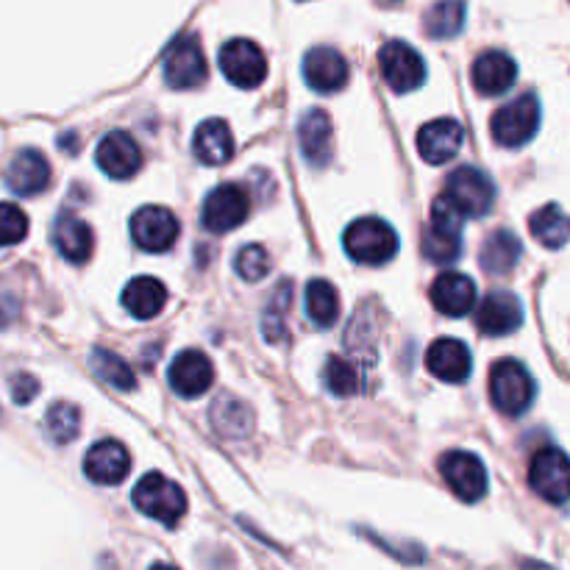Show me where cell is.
<instances>
[{"label":"cell","instance_id":"1","mask_svg":"<svg viewBox=\"0 0 570 570\" xmlns=\"http://www.w3.org/2000/svg\"><path fill=\"white\" fill-rule=\"evenodd\" d=\"M343 245L360 265H384L399 254V234L382 217H360L345 228Z\"/></svg>","mask_w":570,"mask_h":570},{"label":"cell","instance_id":"2","mask_svg":"<svg viewBox=\"0 0 570 570\" xmlns=\"http://www.w3.org/2000/svg\"><path fill=\"white\" fill-rule=\"evenodd\" d=\"M131 501L142 515L154 518V521L165 523V527H176L184 518V512H187L184 490L167 476H161V473H148V476L139 479V484L131 493Z\"/></svg>","mask_w":570,"mask_h":570},{"label":"cell","instance_id":"3","mask_svg":"<svg viewBox=\"0 0 570 570\" xmlns=\"http://www.w3.org/2000/svg\"><path fill=\"white\" fill-rule=\"evenodd\" d=\"M490 399L507 417L523 415L534 401V379L518 360H499L490 371Z\"/></svg>","mask_w":570,"mask_h":570},{"label":"cell","instance_id":"4","mask_svg":"<svg viewBox=\"0 0 570 570\" xmlns=\"http://www.w3.org/2000/svg\"><path fill=\"white\" fill-rule=\"evenodd\" d=\"M445 198L465 217H484L495 204V184L479 167H456L445 178Z\"/></svg>","mask_w":570,"mask_h":570},{"label":"cell","instance_id":"5","mask_svg":"<svg viewBox=\"0 0 570 570\" xmlns=\"http://www.w3.org/2000/svg\"><path fill=\"white\" fill-rule=\"evenodd\" d=\"M540 128V100L534 95H521L501 106L490 120L493 139L504 148H521L538 134Z\"/></svg>","mask_w":570,"mask_h":570},{"label":"cell","instance_id":"6","mask_svg":"<svg viewBox=\"0 0 570 570\" xmlns=\"http://www.w3.org/2000/svg\"><path fill=\"white\" fill-rule=\"evenodd\" d=\"M529 484L549 504H566L570 499V456L554 445L538 451L529 465Z\"/></svg>","mask_w":570,"mask_h":570},{"label":"cell","instance_id":"7","mask_svg":"<svg viewBox=\"0 0 570 570\" xmlns=\"http://www.w3.org/2000/svg\"><path fill=\"white\" fill-rule=\"evenodd\" d=\"M440 473L465 504H476L488 493V468L471 451H449L440 456Z\"/></svg>","mask_w":570,"mask_h":570},{"label":"cell","instance_id":"8","mask_svg":"<svg viewBox=\"0 0 570 570\" xmlns=\"http://www.w3.org/2000/svg\"><path fill=\"white\" fill-rule=\"evenodd\" d=\"M248 212V193L239 184H220V187L206 195L204 209H200V223H204L206 232L226 234L237 228L239 223H245Z\"/></svg>","mask_w":570,"mask_h":570},{"label":"cell","instance_id":"9","mask_svg":"<svg viewBox=\"0 0 570 570\" xmlns=\"http://www.w3.org/2000/svg\"><path fill=\"white\" fill-rule=\"evenodd\" d=\"M379 70L395 92H412L426 78V65L412 45L393 39L379 50Z\"/></svg>","mask_w":570,"mask_h":570},{"label":"cell","instance_id":"10","mask_svg":"<svg viewBox=\"0 0 570 570\" xmlns=\"http://www.w3.org/2000/svg\"><path fill=\"white\" fill-rule=\"evenodd\" d=\"M220 70L234 87L254 89L265 81L267 59L259 45L250 39H232L220 48Z\"/></svg>","mask_w":570,"mask_h":570},{"label":"cell","instance_id":"11","mask_svg":"<svg viewBox=\"0 0 570 570\" xmlns=\"http://www.w3.org/2000/svg\"><path fill=\"white\" fill-rule=\"evenodd\" d=\"M161 70H165V81L173 89H193L198 83L206 81V56L200 50V42L195 37H178L176 42L167 48L165 61H161Z\"/></svg>","mask_w":570,"mask_h":570},{"label":"cell","instance_id":"12","mask_svg":"<svg viewBox=\"0 0 570 570\" xmlns=\"http://www.w3.org/2000/svg\"><path fill=\"white\" fill-rule=\"evenodd\" d=\"M134 243L150 254H165L178 239V217L165 206H142L131 217Z\"/></svg>","mask_w":570,"mask_h":570},{"label":"cell","instance_id":"13","mask_svg":"<svg viewBox=\"0 0 570 570\" xmlns=\"http://www.w3.org/2000/svg\"><path fill=\"white\" fill-rule=\"evenodd\" d=\"M95 161L109 178H131L142 167V150L128 131H109L95 150Z\"/></svg>","mask_w":570,"mask_h":570},{"label":"cell","instance_id":"14","mask_svg":"<svg viewBox=\"0 0 570 570\" xmlns=\"http://www.w3.org/2000/svg\"><path fill=\"white\" fill-rule=\"evenodd\" d=\"M523 323V306L518 301L515 293H507V289H495L488 298L482 301V306L476 309V326L479 332L488 334V337H504V334L518 332Z\"/></svg>","mask_w":570,"mask_h":570},{"label":"cell","instance_id":"15","mask_svg":"<svg viewBox=\"0 0 570 570\" xmlns=\"http://www.w3.org/2000/svg\"><path fill=\"white\" fill-rule=\"evenodd\" d=\"M348 61L340 50L321 45L304 56V78L315 92H337L348 83Z\"/></svg>","mask_w":570,"mask_h":570},{"label":"cell","instance_id":"16","mask_svg":"<svg viewBox=\"0 0 570 570\" xmlns=\"http://www.w3.org/2000/svg\"><path fill=\"white\" fill-rule=\"evenodd\" d=\"M462 139H465V131L456 120H451V117L432 120L417 131V154L429 165H445L460 154Z\"/></svg>","mask_w":570,"mask_h":570},{"label":"cell","instance_id":"17","mask_svg":"<svg viewBox=\"0 0 570 570\" xmlns=\"http://www.w3.org/2000/svg\"><path fill=\"white\" fill-rule=\"evenodd\" d=\"M212 384H215V367H212L206 354H200V351H181V354L173 360L170 387L176 390L181 399L204 395Z\"/></svg>","mask_w":570,"mask_h":570},{"label":"cell","instance_id":"18","mask_svg":"<svg viewBox=\"0 0 570 570\" xmlns=\"http://www.w3.org/2000/svg\"><path fill=\"white\" fill-rule=\"evenodd\" d=\"M128 468H131L128 451L120 443H115V440L95 443L87 451V456H83V473L95 484H109V488H115V484H120L128 476Z\"/></svg>","mask_w":570,"mask_h":570},{"label":"cell","instance_id":"19","mask_svg":"<svg viewBox=\"0 0 570 570\" xmlns=\"http://www.w3.org/2000/svg\"><path fill=\"white\" fill-rule=\"evenodd\" d=\"M429 295H432L434 309L443 312L445 317H462L476 306V284H473V278L462 276L456 271H449L434 278Z\"/></svg>","mask_w":570,"mask_h":570},{"label":"cell","instance_id":"20","mask_svg":"<svg viewBox=\"0 0 570 570\" xmlns=\"http://www.w3.org/2000/svg\"><path fill=\"white\" fill-rule=\"evenodd\" d=\"M426 367L432 376H438L440 382L449 384H460L471 376V351L465 348V343L454 337H443L438 343H432L426 354Z\"/></svg>","mask_w":570,"mask_h":570},{"label":"cell","instance_id":"21","mask_svg":"<svg viewBox=\"0 0 570 570\" xmlns=\"http://www.w3.org/2000/svg\"><path fill=\"white\" fill-rule=\"evenodd\" d=\"M6 184H9L11 193L17 195H39L48 189L50 184V165L39 150L26 148L11 159L9 170H6Z\"/></svg>","mask_w":570,"mask_h":570},{"label":"cell","instance_id":"22","mask_svg":"<svg viewBox=\"0 0 570 570\" xmlns=\"http://www.w3.org/2000/svg\"><path fill=\"white\" fill-rule=\"evenodd\" d=\"M471 78L479 95L493 98V95L507 92V89L515 83L518 65L512 61V56L504 53V50H488V53H482L476 59V65H473L471 70Z\"/></svg>","mask_w":570,"mask_h":570},{"label":"cell","instance_id":"23","mask_svg":"<svg viewBox=\"0 0 570 570\" xmlns=\"http://www.w3.org/2000/svg\"><path fill=\"white\" fill-rule=\"evenodd\" d=\"M50 239H53L56 250L65 256L72 265H81L92 256L95 248V234L81 217L76 215H59L53 220V228H50Z\"/></svg>","mask_w":570,"mask_h":570},{"label":"cell","instance_id":"24","mask_svg":"<svg viewBox=\"0 0 570 570\" xmlns=\"http://www.w3.org/2000/svg\"><path fill=\"white\" fill-rule=\"evenodd\" d=\"M301 154L312 167H326L332 159V120L323 109H312L301 117L298 126Z\"/></svg>","mask_w":570,"mask_h":570},{"label":"cell","instance_id":"25","mask_svg":"<svg viewBox=\"0 0 570 570\" xmlns=\"http://www.w3.org/2000/svg\"><path fill=\"white\" fill-rule=\"evenodd\" d=\"M195 159L206 167H220L226 165L234 156V134L228 122L223 120H204L195 128L193 137Z\"/></svg>","mask_w":570,"mask_h":570},{"label":"cell","instance_id":"26","mask_svg":"<svg viewBox=\"0 0 570 570\" xmlns=\"http://www.w3.org/2000/svg\"><path fill=\"white\" fill-rule=\"evenodd\" d=\"M167 304V289L159 278L139 276L131 278L122 289V306L128 309V315L137 317V321H150V317L159 315Z\"/></svg>","mask_w":570,"mask_h":570},{"label":"cell","instance_id":"27","mask_svg":"<svg viewBox=\"0 0 570 570\" xmlns=\"http://www.w3.org/2000/svg\"><path fill=\"white\" fill-rule=\"evenodd\" d=\"M521 254H523L521 239H518L512 232H507V228H501V232H493L488 239H484L479 262H482L484 271L493 273V276H504V273H510L512 267L518 265Z\"/></svg>","mask_w":570,"mask_h":570},{"label":"cell","instance_id":"28","mask_svg":"<svg viewBox=\"0 0 570 570\" xmlns=\"http://www.w3.org/2000/svg\"><path fill=\"white\" fill-rule=\"evenodd\" d=\"M212 426L223 438L239 440L254 429V412H250V406L245 401L234 399V395H220L212 404Z\"/></svg>","mask_w":570,"mask_h":570},{"label":"cell","instance_id":"29","mask_svg":"<svg viewBox=\"0 0 570 570\" xmlns=\"http://www.w3.org/2000/svg\"><path fill=\"white\" fill-rule=\"evenodd\" d=\"M306 315L317 328H328L337 323L340 317V293L332 282L326 278H312L306 284Z\"/></svg>","mask_w":570,"mask_h":570},{"label":"cell","instance_id":"30","mask_svg":"<svg viewBox=\"0 0 570 570\" xmlns=\"http://www.w3.org/2000/svg\"><path fill=\"white\" fill-rule=\"evenodd\" d=\"M529 232L546 248H562L570 239V217L557 204H549L529 217Z\"/></svg>","mask_w":570,"mask_h":570},{"label":"cell","instance_id":"31","mask_svg":"<svg viewBox=\"0 0 570 570\" xmlns=\"http://www.w3.org/2000/svg\"><path fill=\"white\" fill-rule=\"evenodd\" d=\"M465 0H438L426 11L423 28L432 39H451L465 28Z\"/></svg>","mask_w":570,"mask_h":570},{"label":"cell","instance_id":"32","mask_svg":"<svg viewBox=\"0 0 570 570\" xmlns=\"http://www.w3.org/2000/svg\"><path fill=\"white\" fill-rule=\"evenodd\" d=\"M89 365H92L95 376H98L100 382H106L109 387H115V390H122V393L134 390V384H137V379H134V371L128 367V362L120 360L115 351L95 348L92 356H89Z\"/></svg>","mask_w":570,"mask_h":570},{"label":"cell","instance_id":"33","mask_svg":"<svg viewBox=\"0 0 570 570\" xmlns=\"http://www.w3.org/2000/svg\"><path fill=\"white\" fill-rule=\"evenodd\" d=\"M45 432H48V438L53 443H72L78 438V432H81V412H78V406L67 404V401H59V404L50 406L48 415H45Z\"/></svg>","mask_w":570,"mask_h":570},{"label":"cell","instance_id":"34","mask_svg":"<svg viewBox=\"0 0 570 570\" xmlns=\"http://www.w3.org/2000/svg\"><path fill=\"white\" fill-rule=\"evenodd\" d=\"M323 382H326L328 393H334L337 399H351L362 390V373L343 356H328L326 367H323Z\"/></svg>","mask_w":570,"mask_h":570},{"label":"cell","instance_id":"35","mask_svg":"<svg viewBox=\"0 0 570 570\" xmlns=\"http://www.w3.org/2000/svg\"><path fill=\"white\" fill-rule=\"evenodd\" d=\"M423 254H426V259L440 262V265H451L462 254V234L443 232V228L429 223L426 232H423Z\"/></svg>","mask_w":570,"mask_h":570},{"label":"cell","instance_id":"36","mask_svg":"<svg viewBox=\"0 0 570 570\" xmlns=\"http://www.w3.org/2000/svg\"><path fill=\"white\" fill-rule=\"evenodd\" d=\"M234 267H237V273L243 282L256 284L267 276V271H271V256H267V250L262 248V245H256V243L245 245V248L237 254Z\"/></svg>","mask_w":570,"mask_h":570},{"label":"cell","instance_id":"37","mask_svg":"<svg viewBox=\"0 0 570 570\" xmlns=\"http://www.w3.org/2000/svg\"><path fill=\"white\" fill-rule=\"evenodd\" d=\"M28 234V217L20 206L0 204V248L6 245H17L26 239Z\"/></svg>","mask_w":570,"mask_h":570},{"label":"cell","instance_id":"38","mask_svg":"<svg viewBox=\"0 0 570 570\" xmlns=\"http://www.w3.org/2000/svg\"><path fill=\"white\" fill-rule=\"evenodd\" d=\"M287 306H289V284H282V287L273 293L271 309H267V315L262 317V328H265V334L271 343L282 340V328H284L282 317L287 315Z\"/></svg>","mask_w":570,"mask_h":570},{"label":"cell","instance_id":"39","mask_svg":"<svg viewBox=\"0 0 570 570\" xmlns=\"http://www.w3.org/2000/svg\"><path fill=\"white\" fill-rule=\"evenodd\" d=\"M37 390H39L37 379H31V376H28V373H20V376H17L14 382H11V395H14L17 404H28V401H31L33 395H37Z\"/></svg>","mask_w":570,"mask_h":570},{"label":"cell","instance_id":"40","mask_svg":"<svg viewBox=\"0 0 570 570\" xmlns=\"http://www.w3.org/2000/svg\"><path fill=\"white\" fill-rule=\"evenodd\" d=\"M523 570H554L551 566H546V562H534V560H527L523 562Z\"/></svg>","mask_w":570,"mask_h":570},{"label":"cell","instance_id":"41","mask_svg":"<svg viewBox=\"0 0 570 570\" xmlns=\"http://www.w3.org/2000/svg\"><path fill=\"white\" fill-rule=\"evenodd\" d=\"M150 570H176V568L165 566V562H156V566H150Z\"/></svg>","mask_w":570,"mask_h":570}]
</instances>
